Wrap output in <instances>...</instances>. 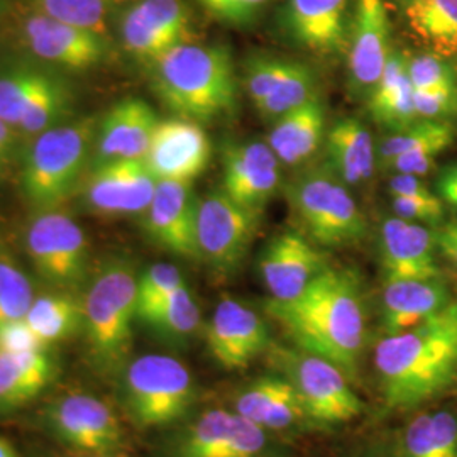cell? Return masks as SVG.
<instances>
[{
    "label": "cell",
    "instance_id": "cell-4",
    "mask_svg": "<svg viewBox=\"0 0 457 457\" xmlns=\"http://www.w3.org/2000/svg\"><path fill=\"white\" fill-rule=\"evenodd\" d=\"M82 330L92 366L115 375L128 366L137 319V275L124 260L105 262L82 300Z\"/></svg>",
    "mask_w": 457,
    "mask_h": 457
},
{
    "label": "cell",
    "instance_id": "cell-18",
    "mask_svg": "<svg viewBox=\"0 0 457 457\" xmlns=\"http://www.w3.org/2000/svg\"><path fill=\"white\" fill-rule=\"evenodd\" d=\"M281 181V163L264 141L228 143L222 151V190L236 204L262 213Z\"/></svg>",
    "mask_w": 457,
    "mask_h": 457
},
{
    "label": "cell",
    "instance_id": "cell-5",
    "mask_svg": "<svg viewBox=\"0 0 457 457\" xmlns=\"http://www.w3.org/2000/svg\"><path fill=\"white\" fill-rule=\"evenodd\" d=\"M96 136L97 120L90 117L58 124L37 136L22 171V188L34 207L51 211L71 195Z\"/></svg>",
    "mask_w": 457,
    "mask_h": 457
},
{
    "label": "cell",
    "instance_id": "cell-39",
    "mask_svg": "<svg viewBox=\"0 0 457 457\" xmlns=\"http://www.w3.org/2000/svg\"><path fill=\"white\" fill-rule=\"evenodd\" d=\"M37 12L107 36L111 0H34Z\"/></svg>",
    "mask_w": 457,
    "mask_h": 457
},
{
    "label": "cell",
    "instance_id": "cell-14",
    "mask_svg": "<svg viewBox=\"0 0 457 457\" xmlns=\"http://www.w3.org/2000/svg\"><path fill=\"white\" fill-rule=\"evenodd\" d=\"M207 349L224 370H245L270 345L260 313L236 298H222L205 327Z\"/></svg>",
    "mask_w": 457,
    "mask_h": 457
},
{
    "label": "cell",
    "instance_id": "cell-19",
    "mask_svg": "<svg viewBox=\"0 0 457 457\" xmlns=\"http://www.w3.org/2000/svg\"><path fill=\"white\" fill-rule=\"evenodd\" d=\"M198 204L190 183L158 181L145 211L147 236L164 251L185 260H200L196 245Z\"/></svg>",
    "mask_w": 457,
    "mask_h": 457
},
{
    "label": "cell",
    "instance_id": "cell-49",
    "mask_svg": "<svg viewBox=\"0 0 457 457\" xmlns=\"http://www.w3.org/2000/svg\"><path fill=\"white\" fill-rule=\"evenodd\" d=\"M437 195L445 205L457 211V163L442 168L437 177Z\"/></svg>",
    "mask_w": 457,
    "mask_h": 457
},
{
    "label": "cell",
    "instance_id": "cell-1",
    "mask_svg": "<svg viewBox=\"0 0 457 457\" xmlns=\"http://www.w3.org/2000/svg\"><path fill=\"white\" fill-rule=\"evenodd\" d=\"M264 309L302 351L358 375L366 344V311L360 278L351 270L326 268L288 302L268 300Z\"/></svg>",
    "mask_w": 457,
    "mask_h": 457
},
{
    "label": "cell",
    "instance_id": "cell-22",
    "mask_svg": "<svg viewBox=\"0 0 457 457\" xmlns=\"http://www.w3.org/2000/svg\"><path fill=\"white\" fill-rule=\"evenodd\" d=\"M283 24L298 46L336 56L347 51L349 0H287Z\"/></svg>",
    "mask_w": 457,
    "mask_h": 457
},
{
    "label": "cell",
    "instance_id": "cell-42",
    "mask_svg": "<svg viewBox=\"0 0 457 457\" xmlns=\"http://www.w3.org/2000/svg\"><path fill=\"white\" fill-rule=\"evenodd\" d=\"M409 77L415 92L457 87L454 66L434 53H422L409 58Z\"/></svg>",
    "mask_w": 457,
    "mask_h": 457
},
{
    "label": "cell",
    "instance_id": "cell-33",
    "mask_svg": "<svg viewBox=\"0 0 457 457\" xmlns=\"http://www.w3.org/2000/svg\"><path fill=\"white\" fill-rule=\"evenodd\" d=\"M34 334L51 347L82 330V302L68 292L34 296L26 319Z\"/></svg>",
    "mask_w": 457,
    "mask_h": 457
},
{
    "label": "cell",
    "instance_id": "cell-52",
    "mask_svg": "<svg viewBox=\"0 0 457 457\" xmlns=\"http://www.w3.org/2000/svg\"><path fill=\"white\" fill-rule=\"evenodd\" d=\"M92 457H126V456H120L119 453H114V454H102V456H92Z\"/></svg>",
    "mask_w": 457,
    "mask_h": 457
},
{
    "label": "cell",
    "instance_id": "cell-9",
    "mask_svg": "<svg viewBox=\"0 0 457 457\" xmlns=\"http://www.w3.org/2000/svg\"><path fill=\"white\" fill-rule=\"evenodd\" d=\"M262 215L236 204L222 188L211 192L198 204L200 260L220 277L234 275L256 239Z\"/></svg>",
    "mask_w": 457,
    "mask_h": 457
},
{
    "label": "cell",
    "instance_id": "cell-46",
    "mask_svg": "<svg viewBox=\"0 0 457 457\" xmlns=\"http://www.w3.org/2000/svg\"><path fill=\"white\" fill-rule=\"evenodd\" d=\"M392 209L396 217L419 224H439L445 211L439 195L432 198L392 196Z\"/></svg>",
    "mask_w": 457,
    "mask_h": 457
},
{
    "label": "cell",
    "instance_id": "cell-27",
    "mask_svg": "<svg viewBox=\"0 0 457 457\" xmlns=\"http://www.w3.org/2000/svg\"><path fill=\"white\" fill-rule=\"evenodd\" d=\"M326 105L317 94L307 104L273 122L268 146L285 166L305 164L326 141Z\"/></svg>",
    "mask_w": 457,
    "mask_h": 457
},
{
    "label": "cell",
    "instance_id": "cell-43",
    "mask_svg": "<svg viewBox=\"0 0 457 457\" xmlns=\"http://www.w3.org/2000/svg\"><path fill=\"white\" fill-rule=\"evenodd\" d=\"M211 16L228 26L245 28L260 19L271 0H196Z\"/></svg>",
    "mask_w": 457,
    "mask_h": 457
},
{
    "label": "cell",
    "instance_id": "cell-37",
    "mask_svg": "<svg viewBox=\"0 0 457 457\" xmlns=\"http://www.w3.org/2000/svg\"><path fill=\"white\" fill-rule=\"evenodd\" d=\"M71 107V96L65 83L49 77L19 122V129L26 134H41L58 126Z\"/></svg>",
    "mask_w": 457,
    "mask_h": 457
},
{
    "label": "cell",
    "instance_id": "cell-13",
    "mask_svg": "<svg viewBox=\"0 0 457 457\" xmlns=\"http://www.w3.org/2000/svg\"><path fill=\"white\" fill-rule=\"evenodd\" d=\"M190 14L183 0H139L120 19V37L134 56L156 63L188 41Z\"/></svg>",
    "mask_w": 457,
    "mask_h": 457
},
{
    "label": "cell",
    "instance_id": "cell-8",
    "mask_svg": "<svg viewBox=\"0 0 457 457\" xmlns=\"http://www.w3.org/2000/svg\"><path fill=\"white\" fill-rule=\"evenodd\" d=\"M278 362L298 393L312 422L347 424L362 413V400L349 376L332 361L302 349H281Z\"/></svg>",
    "mask_w": 457,
    "mask_h": 457
},
{
    "label": "cell",
    "instance_id": "cell-23",
    "mask_svg": "<svg viewBox=\"0 0 457 457\" xmlns=\"http://www.w3.org/2000/svg\"><path fill=\"white\" fill-rule=\"evenodd\" d=\"M379 253L386 279L441 278L436 232L425 224L388 217L381 228Z\"/></svg>",
    "mask_w": 457,
    "mask_h": 457
},
{
    "label": "cell",
    "instance_id": "cell-7",
    "mask_svg": "<svg viewBox=\"0 0 457 457\" xmlns=\"http://www.w3.org/2000/svg\"><path fill=\"white\" fill-rule=\"evenodd\" d=\"M124 405L139 427H163L183 419L196 398L195 379L180 360L145 354L128 362L122 381Z\"/></svg>",
    "mask_w": 457,
    "mask_h": 457
},
{
    "label": "cell",
    "instance_id": "cell-47",
    "mask_svg": "<svg viewBox=\"0 0 457 457\" xmlns=\"http://www.w3.org/2000/svg\"><path fill=\"white\" fill-rule=\"evenodd\" d=\"M28 322L16 320L0 326V353H28V351H48Z\"/></svg>",
    "mask_w": 457,
    "mask_h": 457
},
{
    "label": "cell",
    "instance_id": "cell-28",
    "mask_svg": "<svg viewBox=\"0 0 457 457\" xmlns=\"http://www.w3.org/2000/svg\"><path fill=\"white\" fill-rule=\"evenodd\" d=\"M326 164L347 185L360 187L375 173L376 146L370 129L353 117L337 120L326 136Z\"/></svg>",
    "mask_w": 457,
    "mask_h": 457
},
{
    "label": "cell",
    "instance_id": "cell-11",
    "mask_svg": "<svg viewBox=\"0 0 457 457\" xmlns=\"http://www.w3.org/2000/svg\"><path fill=\"white\" fill-rule=\"evenodd\" d=\"M53 434L66 445L90 456L114 454L124 447V428L111 405L85 393L54 400L46 410Z\"/></svg>",
    "mask_w": 457,
    "mask_h": 457
},
{
    "label": "cell",
    "instance_id": "cell-15",
    "mask_svg": "<svg viewBox=\"0 0 457 457\" xmlns=\"http://www.w3.org/2000/svg\"><path fill=\"white\" fill-rule=\"evenodd\" d=\"M392 51L385 0H356L345 51L349 87L356 96L370 98Z\"/></svg>",
    "mask_w": 457,
    "mask_h": 457
},
{
    "label": "cell",
    "instance_id": "cell-40",
    "mask_svg": "<svg viewBox=\"0 0 457 457\" xmlns=\"http://www.w3.org/2000/svg\"><path fill=\"white\" fill-rule=\"evenodd\" d=\"M449 136H454V128L449 120H419L407 129L385 137L376 149V162L386 168L400 154Z\"/></svg>",
    "mask_w": 457,
    "mask_h": 457
},
{
    "label": "cell",
    "instance_id": "cell-44",
    "mask_svg": "<svg viewBox=\"0 0 457 457\" xmlns=\"http://www.w3.org/2000/svg\"><path fill=\"white\" fill-rule=\"evenodd\" d=\"M453 143H454V136H449V137H441L432 143H427L424 146L415 147L409 153L395 158L392 163L386 166V170H392L393 173L424 177L425 173H428L434 168L436 158Z\"/></svg>",
    "mask_w": 457,
    "mask_h": 457
},
{
    "label": "cell",
    "instance_id": "cell-6",
    "mask_svg": "<svg viewBox=\"0 0 457 457\" xmlns=\"http://www.w3.org/2000/svg\"><path fill=\"white\" fill-rule=\"evenodd\" d=\"M287 196L313 243L341 247L364 237V215L347 185L327 164L298 173L288 183Z\"/></svg>",
    "mask_w": 457,
    "mask_h": 457
},
{
    "label": "cell",
    "instance_id": "cell-20",
    "mask_svg": "<svg viewBox=\"0 0 457 457\" xmlns=\"http://www.w3.org/2000/svg\"><path fill=\"white\" fill-rule=\"evenodd\" d=\"M22 34L37 58L70 70H87L102 63L109 49L107 36L41 12L24 21Z\"/></svg>",
    "mask_w": 457,
    "mask_h": 457
},
{
    "label": "cell",
    "instance_id": "cell-16",
    "mask_svg": "<svg viewBox=\"0 0 457 457\" xmlns=\"http://www.w3.org/2000/svg\"><path fill=\"white\" fill-rule=\"evenodd\" d=\"M211 158L207 132L198 122L177 117L158 122L145 163L158 181L192 183L207 170Z\"/></svg>",
    "mask_w": 457,
    "mask_h": 457
},
{
    "label": "cell",
    "instance_id": "cell-2",
    "mask_svg": "<svg viewBox=\"0 0 457 457\" xmlns=\"http://www.w3.org/2000/svg\"><path fill=\"white\" fill-rule=\"evenodd\" d=\"M373 361L392 409H415L445 392L457 381V300L419 326L385 336Z\"/></svg>",
    "mask_w": 457,
    "mask_h": 457
},
{
    "label": "cell",
    "instance_id": "cell-25",
    "mask_svg": "<svg viewBox=\"0 0 457 457\" xmlns=\"http://www.w3.org/2000/svg\"><path fill=\"white\" fill-rule=\"evenodd\" d=\"M234 410L264 430H288L309 419L287 376H262L237 393Z\"/></svg>",
    "mask_w": 457,
    "mask_h": 457
},
{
    "label": "cell",
    "instance_id": "cell-29",
    "mask_svg": "<svg viewBox=\"0 0 457 457\" xmlns=\"http://www.w3.org/2000/svg\"><path fill=\"white\" fill-rule=\"evenodd\" d=\"M56 361L48 351L0 353V415L26 407L48 388Z\"/></svg>",
    "mask_w": 457,
    "mask_h": 457
},
{
    "label": "cell",
    "instance_id": "cell-24",
    "mask_svg": "<svg viewBox=\"0 0 457 457\" xmlns=\"http://www.w3.org/2000/svg\"><path fill=\"white\" fill-rule=\"evenodd\" d=\"M160 119L143 98L114 104L97 124V164L115 160H145Z\"/></svg>",
    "mask_w": 457,
    "mask_h": 457
},
{
    "label": "cell",
    "instance_id": "cell-17",
    "mask_svg": "<svg viewBox=\"0 0 457 457\" xmlns=\"http://www.w3.org/2000/svg\"><path fill=\"white\" fill-rule=\"evenodd\" d=\"M262 283L271 300L288 302L302 294L328 268L324 254L298 230H283L262 247L260 256Z\"/></svg>",
    "mask_w": 457,
    "mask_h": 457
},
{
    "label": "cell",
    "instance_id": "cell-35",
    "mask_svg": "<svg viewBox=\"0 0 457 457\" xmlns=\"http://www.w3.org/2000/svg\"><path fill=\"white\" fill-rule=\"evenodd\" d=\"M317 94V80L311 68L300 62L288 60L283 75L275 83L270 96L260 105H256V111L262 119L275 122L281 115L288 114L307 104Z\"/></svg>",
    "mask_w": 457,
    "mask_h": 457
},
{
    "label": "cell",
    "instance_id": "cell-32",
    "mask_svg": "<svg viewBox=\"0 0 457 457\" xmlns=\"http://www.w3.org/2000/svg\"><path fill=\"white\" fill-rule=\"evenodd\" d=\"M400 457H457V410L419 413L402 432Z\"/></svg>",
    "mask_w": 457,
    "mask_h": 457
},
{
    "label": "cell",
    "instance_id": "cell-51",
    "mask_svg": "<svg viewBox=\"0 0 457 457\" xmlns=\"http://www.w3.org/2000/svg\"><path fill=\"white\" fill-rule=\"evenodd\" d=\"M0 457H21L17 454L16 449H14V445L11 444V442L7 441V439H4V437H0Z\"/></svg>",
    "mask_w": 457,
    "mask_h": 457
},
{
    "label": "cell",
    "instance_id": "cell-50",
    "mask_svg": "<svg viewBox=\"0 0 457 457\" xmlns=\"http://www.w3.org/2000/svg\"><path fill=\"white\" fill-rule=\"evenodd\" d=\"M11 147V126L0 120V168L5 163Z\"/></svg>",
    "mask_w": 457,
    "mask_h": 457
},
{
    "label": "cell",
    "instance_id": "cell-41",
    "mask_svg": "<svg viewBox=\"0 0 457 457\" xmlns=\"http://www.w3.org/2000/svg\"><path fill=\"white\" fill-rule=\"evenodd\" d=\"M187 285L180 270L170 262H156L137 277V312L162 302Z\"/></svg>",
    "mask_w": 457,
    "mask_h": 457
},
{
    "label": "cell",
    "instance_id": "cell-36",
    "mask_svg": "<svg viewBox=\"0 0 457 457\" xmlns=\"http://www.w3.org/2000/svg\"><path fill=\"white\" fill-rule=\"evenodd\" d=\"M49 75L36 68H16L0 77V120L17 128L34 96L46 83Z\"/></svg>",
    "mask_w": 457,
    "mask_h": 457
},
{
    "label": "cell",
    "instance_id": "cell-21",
    "mask_svg": "<svg viewBox=\"0 0 457 457\" xmlns=\"http://www.w3.org/2000/svg\"><path fill=\"white\" fill-rule=\"evenodd\" d=\"M158 180L145 160H115L97 164L87 181V202L105 215L145 212Z\"/></svg>",
    "mask_w": 457,
    "mask_h": 457
},
{
    "label": "cell",
    "instance_id": "cell-3",
    "mask_svg": "<svg viewBox=\"0 0 457 457\" xmlns=\"http://www.w3.org/2000/svg\"><path fill=\"white\" fill-rule=\"evenodd\" d=\"M154 65V90L180 119L198 124L234 114L237 77L226 46L181 43Z\"/></svg>",
    "mask_w": 457,
    "mask_h": 457
},
{
    "label": "cell",
    "instance_id": "cell-12",
    "mask_svg": "<svg viewBox=\"0 0 457 457\" xmlns=\"http://www.w3.org/2000/svg\"><path fill=\"white\" fill-rule=\"evenodd\" d=\"M266 432L236 410H207L185 427L175 451L177 457H262Z\"/></svg>",
    "mask_w": 457,
    "mask_h": 457
},
{
    "label": "cell",
    "instance_id": "cell-34",
    "mask_svg": "<svg viewBox=\"0 0 457 457\" xmlns=\"http://www.w3.org/2000/svg\"><path fill=\"white\" fill-rule=\"evenodd\" d=\"M137 319L171 343L188 341L202 326L200 309L188 285H183L162 302L137 312Z\"/></svg>",
    "mask_w": 457,
    "mask_h": 457
},
{
    "label": "cell",
    "instance_id": "cell-26",
    "mask_svg": "<svg viewBox=\"0 0 457 457\" xmlns=\"http://www.w3.org/2000/svg\"><path fill=\"white\" fill-rule=\"evenodd\" d=\"M451 300V292L442 278L386 279L383 290L385 336L419 326L441 312Z\"/></svg>",
    "mask_w": 457,
    "mask_h": 457
},
{
    "label": "cell",
    "instance_id": "cell-48",
    "mask_svg": "<svg viewBox=\"0 0 457 457\" xmlns=\"http://www.w3.org/2000/svg\"><path fill=\"white\" fill-rule=\"evenodd\" d=\"M436 243L439 254L457 271V220L436 230Z\"/></svg>",
    "mask_w": 457,
    "mask_h": 457
},
{
    "label": "cell",
    "instance_id": "cell-10",
    "mask_svg": "<svg viewBox=\"0 0 457 457\" xmlns=\"http://www.w3.org/2000/svg\"><path fill=\"white\" fill-rule=\"evenodd\" d=\"M26 247L34 270L49 287L70 292L88 277V243L83 228L66 213L36 215Z\"/></svg>",
    "mask_w": 457,
    "mask_h": 457
},
{
    "label": "cell",
    "instance_id": "cell-45",
    "mask_svg": "<svg viewBox=\"0 0 457 457\" xmlns=\"http://www.w3.org/2000/svg\"><path fill=\"white\" fill-rule=\"evenodd\" d=\"M413 100L420 120H449L457 115V87L415 92Z\"/></svg>",
    "mask_w": 457,
    "mask_h": 457
},
{
    "label": "cell",
    "instance_id": "cell-30",
    "mask_svg": "<svg viewBox=\"0 0 457 457\" xmlns=\"http://www.w3.org/2000/svg\"><path fill=\"white\" fill-rule=\"evenodd\" d=\"M415 90L409 77V56L402 51H392L381 79L376 83L373 94L368 98L370 112L379 126L393 131H403L415 122Z\"/></svg>",
    "mask_w": 457,
    "mask_h": 457
},
{
    "label": "cell",
    "instance_id": "cell-38",
    "mask_svg": "<svg viewBox=\"0 0 457 457\" xmlns=\"http://www.w3.org/2000/svg\"><path fill=\"white\" fill-rule=\"evenodd\" d=\"M33 300L29 278L16 260L0 247V326L26 319Z\"/></svg>",
    "mask_w": 457,
    "mask_h": 457
},
{
    "label": "cell",
    "instance_id": "cell-31",
    "mask_svg": "<svg viewBox=\"0 0 457 457\" xmlns=\"http://www.w3.org/2000/svg\"><path fill=\"white\" fill-rule=\"evenodd\" d=\"M411 36L445 60L457 56V0H395Z\"/></svg>",
    "mask_w": 457,
    "mask_h": 457
}]
</instances>
